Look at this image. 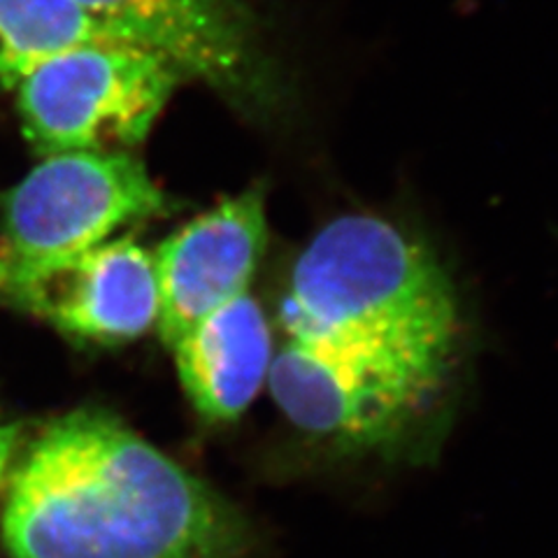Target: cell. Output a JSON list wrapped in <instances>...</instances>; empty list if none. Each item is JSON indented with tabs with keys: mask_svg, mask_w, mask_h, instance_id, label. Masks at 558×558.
I'll use <instances>...</instances> for the list:
<instances>
[{
	"mask_svg": "<svg viewBox=\"0 0 558 558\" xmlns=\"http://www.w3.org/2000/svg\"><path fill=\"white\" fill-rule=\"evenodd\" d=\"M12 558H242L250 519L108 412L75 410L12 465Z\"/></svg>",
	"mask_w": 558,
	"mask_h": 558,
	"instance_id": "obj_1",
	"label": "cell"
},
{
	"mask_svg": "<svg viewBox=\"0 0 558 558\" xmlns=\"http://www.w3.org/2000/svg\"><path fill=\"white\" fill-rule=\"evenodd\" d=\"M284 340L440 396L459 303L430 250L375 215L328 221L295 258L279 305Z\"/></svg>",
	"mask_w": 558,
	"mask_h": 558,
	"instance_id": "obj_2",
	"label": "cell"
},
{
	"mask_svg": "<svg viewBox=\"0 0 558 558\" xmlns=\"http://www.w3.org/2000/svg\"><path fill=\"white\" fill-rule=\"evenodd\" d=\"M184 77L126 43L59 51L14 86L24 137L40 159L68 151H129L143 145Z\"/></svg>",
	"mask_w": 558,
	"mask_h": 558,
	"instance_id": "obj_3",
	"label": "cell"
},
{
	"mask_svg": "<svg viewBox=\"0 0 558 558\" xmlns=\"http://www.w3.org/2000/svg\"><path fill=\"white\" fill-rule=\"evenodd\" d=\"M170 209V198L131 151L45 156L3 196L0 275L89 252L126 226Z\"/></svg>",
	"mask_w": 558,
	"mask_h": 558,
	"instance_id": "obj_4",
	"label": "cell"
},
{
	"mask_svg": "<svg viewBox=\"0 0 558 558\" xmlns=\"http://www.w3.org/2000/svg\"><path fill=\"white\" fill-rule=\"evenodd\" d=\"M114 38L168 61L258 121L291 100L258 16L244 0H77Z\"/></svg>",
	"mask_w": 558,
	"mask_h": 558,
	"instance_id": "obj_5",
	"label": "cell"
},
{
	"mask_svg": "<svg viewBox=\"0 0 558 558\" xmlns=\"http://www.w3.org/2000/svg\"><path fill=\"white\" fill-rule=\"evenodd\" d=\"M0 301L96 344L143 338L161 310L154 254L131 235L38 270L0 275Z\"/></svg>",
	"mask_w": 558,
	"mask_h": 558,
	"instance_id": "obj_6",
	"label": "cell"
},
{
	"mask_svg": "<svg viewBox=\"0 0 558 558\" xmlns=\"http://www.w3.org/2000/svg\"><path fill=\"white\" fill-rule=\"evenodd\" d=\"M268 242L266 189L223 198L154 252L161 340L172 347L209 312L247 293Z\"/></svg>",
	"mask_w": 558,
	"mask_h": 558,
	"instance_id": "obj_7",
	"label": "cell"
},
{
	"mask_svg": "<svg viewBox=\"0 0 558 558\" xmlns=\"http://www.w3.org/2000/svg\"><path fill=\"white\" fill-rule=\"evenodd\" d=\"M172 352L194 410L209 424H231L268 384L272 328L247 291L191 326Z\"/></svg>",
	"mask_w": 558,
	"mask_h": 558,
	"instance_id": "obj_8",
	"label": "cell"
},
{
	"mask_svg": "<svg viewBox=\"0 0 558 558\" xmlns=\"http://www.w3.org/2000/svg\"><path fill=\"white\" fill-rule=\"evenodd\" d=\"M92 43L121 40L77 0H0V92H14L40 61Z\"/></svg>",
	"mask_w": 558,
	"mask_h": 558,
	"instance_id": "obj_9",
	"label": "cell"
},
{
	"mask_svg": "<svg viewBox=\"0 0 558 558\" xmlns=\"http://www.w3.org/2000/svg\"><path fill=\"white\" fill-rule=\"evenodd\" d=\"M16 442H20V426L0 418V488H3L5 475L14 461Z\"/></svg>",
	"mask_w": 558,
	"mask_h": 558,
	"instance_id": "obj_10",
	"label": "cell"
}]
</instances>
